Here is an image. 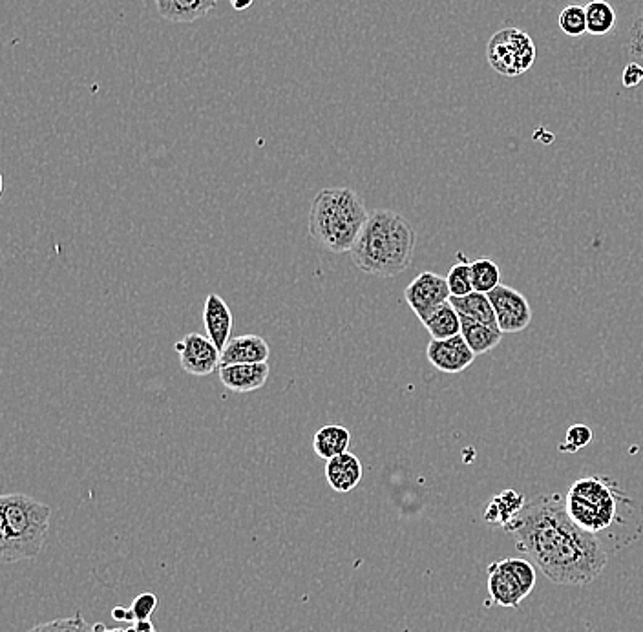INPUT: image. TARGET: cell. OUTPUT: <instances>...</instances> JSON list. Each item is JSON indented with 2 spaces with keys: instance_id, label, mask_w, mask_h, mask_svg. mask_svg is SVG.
Masks as SVG:
<instances>
[{
  "instance_id": "19",
  "label": "cell",
  "mask_w": 643,
  "mask_h": 632,
  "mask_svg": "<svg viewBox=\"0 0 643 632\" xmlns=\"http://www.w3.org/2000/svg\"><path fill=\"white\" fill-rule=\"evenodd\" d=\"M349 446H351V432L338 424H329L320 428L313 439V450L324 461H331L338 455L348 452Z\"/></svg>"
},
{
  "instance_id": "20",
  "label": "cell",
  "mask_w": 643,
  "mask_h": 632,
  "mask_svg": "<svg viewBox=\"0 0 643 632\" xmlns=\"http://www.w3.org/2000/svg\"><path fill=\"white\" fill-rule=\"evenodd\" d=\"M450 304L455 307V311L459 313L461 318H470V320L485 322L490 326H497L496 311L485 293L474 291L466 296H452Z\"/></svg>"
},
{
  "instance_id": "22",
  "label": "cell",
  "mask_w": 643,
  "mask_h": 632,
  "mask_svg": "<svg viewBox=\"0 0 643 632\" xmlns=\"http://www.w3.org/2000/svg\"><path fill=\"white\" fill-rule=\"evenodd\" d=\"M587 32L605 35L616 26V11L607 0H592L587 6Z\"/></svg>"
},
{
  "instance_id": "12",
  "label": "cell",
  "mask_w": 643,
  "mask_h": 632,
  "mask_svg": "<svg viewBox=\"0 0 643 632\" xmlns=\"http://www.w3.org/2000/svg\"><path fill=\"white\" fill-rule=\"evenodd\" d=\"M203 324H205L207 337L211 338L216 348L223 351L225 346L229 344V340H231L234 316H232V311L222 296L211 293L205 298Z\"/></svg>"
},
{
  "instance_id": "4",
  "label": "cell",
  "mask_w": 643,
  "mask_h": 632,
  "mask_svg": "<svg viewBox=\"0 0 643 632\" xmlns=\"http://www.w3.org/2000/svg\"><path fill=\"white\" fill-rule=\"evenodd\" d=\"M369 212L359 194L349 187L318 192L309 211V236L329 253H351Z\"/></svg>"
},
{
  "instance_id": "13",
  "label": "cell",
  "mask_w": 643,
  "mask_h": 632,
  "mask_svg": "<svg viewBox=\"0 0 643 632\" xmlns=\"http://www.w3.org/2000/svg\"><path fill=\"white\" fill-rule=\"evenodd\" d=\"M271 357V348L267 340L258 335H242L229 340L220 357V368L236 364H260Z\"/></svg>"
},
{
  "instance_id": "25",
  "label": "cell",
  "mask_w": 643,
  "mask_h": 632,
  "mask_svg": "<svg viewBox=\"0 0 643 632\" xmlns=\"http://www.w3.org/2000/svg\"><path fill=\"white\" fill-rule=\"evenodd\" d=\"M448 287L452 291V296H466L474 293V282H472V265L466 262L461 254V262L448 271L446 276Z\"/></svg>"
},
{
  "instance_id": "29",
  "label": "cell",
  "mask_w": 643,
  "mask_h": 632,
  "mask_svg": "<svg viewBox=\"0 0 643 632\" xmlns=\"http://www.w3.org/2000/svg\"><path fill=\"white\" fill-rule=\"evenodd\" d=\"M623 86L625 88H633L638 86L643 81V68L640 64L631 63L625 66L623 70Z\"/></svg>"
},
{
  "instance_id": "28",
  "label": "cell",
  "mask_w": 643,
  "mask_h": 632,
  "mask_svg": "<svg viewBox=\"0 0 643 632\" xmlns=\"http://www.w3.org/2000/svg\"><path fill=\"white\" fill-rule=\"evenodd\" d=\"M156 607H158V598L152 592H143L141 596L134 600L130 609H132L136 622H147Z\"/></svg>"
},
{
  "instance_id": "11",
  "label": "cell",
  "mask_w": 643,
  "mask_h": 632,
  "mask_svg": "<svg viewBox=\"0 0 643 632\" xmlns=\"http://www.w3.org/2000/svg\"><path fill=\"white\" fill-rule=\"evenodd\" d=\"M426 357L433 368L439 369L446 375L463 373L464 369L474 364L475 355L470 346L466 344L463 335H455L444 340H433L426 348Z\"/></svg>"
},
{
  "instance_id": "16",
  "label": "cell",
  "mask_w": 643,
  "mask_h": 632,
  "mask_svg": "<svg viewBox=\"0 0 643 632\" xmlns=\"http://www.w3.org/2000/svg\"><path fill=\"white\" fill-rule=\"evenodd\" d=\"M218 0H156L159 15L174 24L200 21L214 10Z\"/></svg>"
},
{
  "instance_id": "23",
  "label": "cell",
  "mask_w": 643,
  "mask_h": 632,
  "mask_svg": "<svg viewBox=\"0 0 643 632\" xmlns=\"http://www.w3.org/2000/svg\"><path fill=\"white\" fill-rule=\"evenodd\" d=\"M472 282L474 291L488 295L497 285H501V269L490 258H477L472 262Z\"/></svg>"
},
{
  "instance_id": "8",
  "label": "cell",
  "mask_w": 643,
  "mask_h": 632,
  "mask_svg": "<svg viewBox=\"0 0 643 632\" xmlns=\"http://www.w3.org/2000/svg\"><path fill=\"white\" fill-rule=\"evenodd\" d=\"M450 298H452V291L448 287L446 278L432 271L419 274L404 291L406 304L421 322L426 316L432 315L437 307L450 302Z\"/></svg>"
},
{
  "instance_id": "3",
  "label": "cell",
  "mask_w": 643,
  "mask_h": 632,
  "mask_svg": "<svg viewBox=\"0 0 643 632\" xmlns=\"http://www.w3.org/2000/svg\"><path fill=\"white\" fill-rule=\"evenodd\" d=\"M417 245L412 223L395 211H373L351 249V262L362 273L393 278L410 269Z\"/></svg>"
},
{
  "instance_id": "17",
  "label": "cell",
  "mask_w": 643,
  "mask_h": 632,
  "mask_svg": "<svg viewBox=\"0 0 643 632\" xmlns=\"http://www.w3.org/2000/svg\"><path fill=\"white\" fill-rule=\"evenodd\" d=\"M527 501L525 497L521 496L516 490H505L501 494H497L485 510V521L490 525H497V527H510L517 517L521 516V512L525 510Z\"/></svg>"
},
{
  "instance_id": "26",
  "label": "cell",
  "mask_w": 643,
  "mask_h": 632,
  "mask_svg": "<svg viewBox=\"0 0 643 632\" xmlns=\"http://www.w3.org/2000/svg\"><path fill=\"white\" fill-rule=\"evenodd\" d=\"M28 632H94V629L88 627V623L85 622V618L81 614H75L72 618L37 625Z\"/></svg>"
},
{
  "instance_id": "30",
  "label": "cell",
  "mask_w": 643,
  "mask_h": 632,
  "mask_svg": "<svg viewBox=\"0 0 643 632\" xmlns=\"http://www.w3.org/2000/svg\"><path fill=\"white\" fill-rule=\"evenodd\" d=\"M112 616L116 618L117 622H132V620H134L132 609H125V607H116V609L112 611Z\"/></svg>"
},
{
  "instance_id": "6",
  "label": "cell",
  "mask_w": 643,
  "mask_h": 632,
  "mask_svg": "<svg viewBox=\"0 0 643 632\" xmlns=\"http://www.w3.org/2000/svg\"><path fill=\"white\" fill-rule=\"evenodd\" d=\"M536 587V569L530 561L505 558L488 567L490 603L503 609H517Z\"/></svg>"
},
{
  "instance_id": "15",
  "label": "cell",
  "mask_w": 643,
  "mask_h": 632,
  "mask_svg": "<svg viewBox=\"0 0 643 632\" xmlns=\"http://www.w3.org/2000/svg\"><path fill=\"white\" fill-rule=\"evenodd\" d=\"M362 475H364L362 463H360L359 457L353 453H342L335 459L327 461V483L338 494H348L351 490H355L362 481Z\"/></svg>"
},
{
  "instance_id": "24",
  "label": "cell",
  "mask_w": 643,
  "mask_h": 632,
  "mask_svg": "<svg viewBox=\"0 0 643 632\" xmlns=\"http://www.w3.org/2000/svg\"><path fill=\"white\" fill-rule=\"evenodd\" d=\"M559 28L561 32L569 37H581L587 33V11L585 6L580 4H570L565 6L558 17Z\"/></svg>"
},
{
  "instance_id": "2",
  "label": "cell",
  "mask_w": 643,
  "mask_h": 632,
  "mask_svg": "<svg viewBox=\"0 0 643 632\" xmlns=\"http://www.w3.org/2000/svg\"><path fill=\"white\" fill-rule=\"evenodd\" d=\"M570 519L600 539L607 552L629 547L642 534L643 512L611 477H581L565 496Z\"/></svg>"
},
{
  "instance_id": "10",
  "label": "cell",
  "mask_w": 643,
  "mask_h": 632,
  "mask_svg": "<svg viewBox=\"0 0 643 632\" xmlns=\"http://www.w3.org/2000/svg\"><path fill=\"white\" fill-rule=\"evenodd\" d=\"M174 351L180 355L181 368L194 377H207L220 369L222 351L214 346L211 338L190 333L174 344Z\"/></svg>"
},
{
  "instance_id": "5",
  "label": "cell",
  "mask_w": 643,
  "mask_h": 632,
  "mask_svg": "<svg viewBox=\"0 0 643 632\" xmlns=\"http://www.w3.org/2000/svg\"><path fill=\"white\" fill-rule=\"evenodd\" d=\"M50 506L24 494L0 497V552L6 563L39 556L48 528Z\"/></svg>"
},
{
  "instance_id": "9",
  "label": "cell",
  "mask_w": 643,
  "mask_h": 632,
  "mask_svg": "<svg viewBox=\"0 0 643 632\" xmlns=\"http://www.w3.org/2000/svg\"><path fill=\"white\" fill-rule=\"evenodd\" d=\"M496 311L497 326L503 333H521L532 322V307L525 296L510 285H497L488 293Z\"/></svg>"
},
{
  "instance_id": "21",
  "label": "cell",
  "mask_w": 643,
  "mask_h": 632,
  "mask_svg": "<svg viewBox=\"0 0 643 632\" xmlns=\"http://www.w3.org/2000/svg\"><path fill=\"white\" fill-rule=\"evenodd\" d=\"M422 326L426 327L433 340L452 338L461 335V316L450 302H446L444 306L437 307L432 315L426 316Z\"/></svg>"
},
{
  "instance_id": "14",
  "label": "cell",
  "mask_w": 643,
  "mask_h": 632,
  "mask_svg": "<svg viewBox=\"0 0 643 632\" xmlns=\"http://www.w3.org/2000/svg\"><path fill=\"white\" fill-rule=\"evenodd\" d=\"M220 371V380L227 390L234 393H251V391L264 388L269 379V364H236V366H223Z\"/></svg>"
},
{
  "instance_id": "7",
  "label": "cell",
  "mask_w": 643,
  "mask_h": 632,
  "mask_svg": "<svg viewBox=\"0 0 643 632\" xmlns=\"http://www.w3.org/2000/svg\"><path fill=\"white\" fill-rule=\"evenodd\" d=\"M486 57L497 74L519 77L536 63V44L523 30L506 28L490 39Z\"/></svg>"
},
{
  "instance_id": "27",
  "label": "cell",
  "mask_w": 643,
  "mask_h": 632,
  "mask_svg": "<svg viewBox=\"0 0 643 632\" xmlns=\"http://www.w3.org/2000/svg\"><path fill=\"white\" fill-rule=\"evenodd\" d=\"M592 441V430L585 424H574L567 430L565 435V443L559 444L561 452H580L581 448H585L587 444Z\"/></svg>"
},
{
  "instance_id": "1",
  "label": "cell",
  "mask_w": 643,
  "mask_h": 632,
  "mask_svg": "<svg viewBox=\"0 0 643 632\" xmlns=\"http://www.w3.org/2000/svg\"><path fill=\"white\" fill-rule=\"evenodd\" d=\"M505 532L512 536L517 550L558 585H589L600 576L609 559L600 539L570 519L565 496L558 492L530 501Z\"/></svg>"
},
{
  "instance_id": "31",
  "label": "cell",
  "mask_w": 643,
  "mask_h": 632,
  "mask_svg": "<svg viewBox=\"0 0 643 632\" xmlns=\"http://www.w3.org/2000/svg\"><path fill=\"white\" fill-rule=\"evenodd\" d=\"M229 2H231L232 8L236 11L249 10L254 4V0H229Z\"/></svg>"
},
{
  "instance_id": "18",
  "label": "cell",
  "mask_w": 643,
  "mask_h": 632,
  "mask_svg": "<svg viewBox=\"0 0 643 632\" xmlns=\"http://www.w3.org/2000/svg\"><path fill=\"white\" fill-rule=\"evenodd\" d=\"M461 335L475 355H485L488 351L499 346L505 333L499 329V326H490L485 322L461 318Z\"/></svg>"
}]
</instances>
